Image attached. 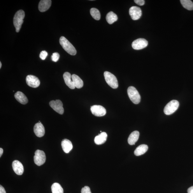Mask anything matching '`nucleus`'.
Returning a JSON list of instances; mask_svg holds the SVG:
<instances>
[{
  "label": "nucleus",
  "instance_id": "nucleus-1",
  "mask_svg": "<svg viewBox=\"0 0 193 193\" xmlns=\"http://www.w3.org/2000/svg\"><path fill=\"white\" fill-rule=\"evenodd\" d=\"M59 43L64 49L69 54L72 55L76 54L77 51L75 48L65 37L62 36L60 37Z\"/></svg>",
  "mask_w": 193,
  "mask_h": 193
},
{
  "label": "nucleus",
  "instance_id": "nucleus-2",
  "mask_svg": "<svg viewBox=\"0 0 193 193\" xmlns=\"http://www.w3.org/2000/svg\"><path fill=\"white\" fill-rule=\"evenodd\" d=\"M24 17V11L22 10L18 11L15 13L13 18V23L16 32H20Z\"/></svg>",
  "mask_w": 193,
  "mask_h": 193
},
{
  "label": "nucleus",
  "instance_id": "nucleus-3",
  "mask_svg": "<svg viewBox=\"0 0 193 193\" xmlns=\"http://www.w3.org/2000/svg\"><path fill=\"white\" fill-rule=\"evenodd\" d=\"M128 94L131 100L135 104H138L141 101V96L136 88L130 86L127 89Z\"/></svg>",
  "mask_w": 193,
  "mask_h": 193
},
{
  "label": "nucleus",
  "instance_id": "nucleus-4",
  "mask_svg": "<svg viewBox=\"0 0 193 193\" xmlns=\"http://www.w3.org/2000/svg\"><path fill=\"white\" fill-rule=\"evenodd\" d=\"M104 75L107 83L113 89L118 87V81L115 75L108 71L104 72Z\"/></svg>",
  "mask_w": 193,
  "mask_h": 193
},
{
  "label": "nucleus",
  "instance_id": "nucleus-5",
  "mask_svg": "<svg viewBox=\"0 0 193 193\" xmlns=\"http://www.w3.org/2000/svg\"><path fill=\"white\" fill-rule=\"evenodd\" d=\"M179 106V102L176 100H173L169 102L165 107L164 112L166 115H171L178 110Z\"/></svg>",
  "mask_w": 193,
  "mask_h": 193
},
{
  "label": "nucleus",
  "instance_id": "nucleus-6",
  "mask_svg": "<svg viewBox=\"0 0 193 193\" xmlns=\"http://www.w3.org/2000/svg\"><path fill=\"white\" fill-rule=\"evenodd\" d=\"M46 160L45 153L43 151L37 150L35 152L34 161L37 166H41L45 164Z\"/></svg>",
  "mask_w": 193,
  "mask_h": 193
},
{
  "label": "nucleus",
  "instance_id": "nucleus-7",
  "mask_svg": "<svg viewBox=\"0 0 193 193\" xmlns=\"http://www.w3.org/2000/svg\"><path fill=\"white\" fill-rule=\"evenodd\" d=\"M50 105L53 110L60 115L63 114L64 112L63 104L60 100L52 101L50 102Z\"/></svg>",
  "mask_w": 193,
  "mask_h": 193
},
{
  "label": "nucleus",
  "instance_id": "nucleus-8",
  "mask_svg": "<svg viewBox=\"0 0 193 193\" xmlns=\"http://www.w3.org/2000/svg\"><path fill=\"white\" fill-rule=\"evenodd\" d=\"M148 41L143 38H139L134 41L132 43V47L134 50H140L148 46Z\"/></svg>",
  "mask_w": 193,
  "mask_h": 193
},
{
  "label": "nucleus",
  "instance_id": "nucleus-9",
  "mask_svg": "<svg viewBox=\"0 0 193 193\" xmlns=\"http://www.w3.org/2000/svg\"><path fill=\"white\" fill-rule=\"evenodd\" d=\"M90 111L93 115L97 117H102L106 114V111L103 107L100 105H94L91 107Z\"/></svg>",
  "mask_w": 193,
  "mask_h": 193
},
{
  "label": "nucleus",
  "instance_id": "nucleus-10",
  "mask_svg": "<svg viewBox=\"0 0 193 193\" xmlns=\"http://www.w3.org/2000/svg\"><path fill=\"white\" fill-rule=\"evenodd\" d=\"M26 81L27 85L32 88L38 87L40 84V81L38 78L33 75L27 76L26 78Z\"/></svg>",
  "mask_w": 193,
  "mask_h": 193
},
{
  "label": "nucleus",
  "instance_id": "nucleus-11",
  "mask_svg": "<svg viewBox=\"0 0 193 193\" xmlns=\"http://www.w3.org/2000/svg\"><path fill=\"white\" fill-rule=\"evenodd\" d=\"M129 14L132 20H137L140 18L142 13L140 8L136 6H133L129 9Z\"/></svg>",
  "mask_w": 193,
  "mask_h": 193
},
{
  "label": "nucleus",
  "instance_id": "nucleus-12",
  "mask_svg": "<svg viewBox=\"0 0 193 193\" xmlns=\"http://www.w3.org/2000/svg\"><path fill=\"white\" fill-rule=\"evenodd\" d=\"M12 167L14 172L19 175H22L24 172V167L20 161L15 160L12 163Z\"/></svg>",
  "mask_w": 193,
  "mask_h": 193
},
{
  "label": "nucleus",
  "instance_id": "nucleus-13",
  "mask_svg": "<svg viewBox=\"0 0 193 193\" xmlns=\"http://www.w3.org/2000/svg\"><path fill=\"white\" fill-rule=\"evenodd\" d=\"M34 132L36 136L41 138L45 134V129L41 122L37 123L34 127Z\"/></svg>",
  "mask_w": 193,
  "mask_h": 193
},
{
  "label": "nucleus",
  "instance_id": "nucleus-14",
  "mask_svg": "<svg viewBox=\"0 0 193 193\" xmlns=\"http://www.w3.org/2000/svg\"><path fill=\"white\" fill-rule=\"evenodd\" d=\"M52 4L50 0H42L39 2L38 9L42 12H45L47 11L50 7Z\"/></svg>",
  "mask_w": 193,
  "mask_h": 193
},
{
  "label": "nucleus",
  "instance_id": "nucleus-15",
  "mask_svg": "<svg viewBox=\"0 0 193 193\" xmlns=\"http://www.w3.org/2000/svg\"><path fill=\"white\" fill-rule=\"evenodd\" d=\"M62 147L65 153H68L72 149L73 145L69 139H64L62 141Z\"/></svg>",
  "mask_w": 193,
  "mask_h": 193
},
{
  "label": "nucleus",
  "instance_id": "nucleus-16",
  "mask_svg": "<svg viewBox=\"0 0 193 193\" xmlns=\"http://www.w3.org/2000/svg\"><path fill=\"white\" fill-rule=\"evenodd\" d=\"M107 138V134L105 132H102L99 135L95 137L94 141L97 145H101L106 142Z\"/></svg>",
  "mask_w": 193,
  "mask_h": 193
},
{
  "label": "nucleus",
  "instance_id": "nucleus-17",
  "mask_svg": "<svg viewBox=\"0 0 193 193\" xmlns=\"http://www.w3.org/2000/svg\"><path fill=\"white\" fill-rule=\"evenodd\" d=\"M63 77L65 83L67 86L71 89H74L75 88L72 81V76L70 73L66 72L64 74Z\"/></svg>",
  "mask_w": 193,
  "mask_h": 193
},
{
  "label": "nucleus",
  "instance_id": "nucleus-18",
  "mask_svg": "<svg viewBox=\"0 0 193 193\" xmlns=\"http://www.w3.org/2000/svg\"><path fill=\"white\" fill-rule=\"evenodd\" d=\"M139 133L138 131H134L131 133L129 136L128 142L130 145H134L138 141L139 138Z\"/></svg>",
  "mask_w": 193,
  "mask_h": 193
},
{
  "label": "nucleus",
  "instance_id": "nucleus-19",
  "mask_svg": "<svg viewBox=\"0 0 193 193\" xmlns=\"http://www.w3.org/2000/svg\"><path fill=\"white\" fill-rule=\"evenodd\" d=\"M15 97L16 100L22 104H25L28 102L27 98L21 92L18 91L16 92Z\"/></svg>",
  "mask_w": 193,
  "mask_h": 193
},
{
  "label": "nucleus",
  "instance_id": "nucleus-20",
  "mask_svg": "<svg viewBox=\"0 0 193 193\" xmlns=\"http://www.w3.org/2000/svg\"><path fill=\"white\" fill-rule=\"evenodd\" d=\"M72 79L75 88L80 89L83 87V81L79 76L73 74L72 76Z\"/></svg>",
  "mask_w": 193,
  "mask_h": 193
},
{
  "label": "nucleus",
  "instance_id": "nucleus-21",
  "mask_svg": "<svg viewBox=\"0 0 193 193\" xmlns=\"http://www.w3.org/2000/svg\"><path fill=\"white\" fill-rule=\"evenodd\" d=\"M148 149V146L145 144L139 145L134 151V154L137 156H139L144 154Z\"/></svg>",
  "mask_w": 193,
  "mask_h": 193
},
{
  "label": "nucleus",
  "instance_id": "nucleus-22",
  "mask_svg": "<svg viewBox=\"0 0 193 193\" xmlns=\"http://www.w3.org/2000/svg\"><path fill=\"white\" fill-rule=\"evenodd\" d=\"M106 20L109 24H111L117 20L118 17L116 14L112 11H110L107 14Z\"/></svg>",
  "mask_w": 193,
  "mask_h": 193
},
{
  "label": "nucleus",
  "instance_id": "nucleus-23",
  "mask_svg": "<svg viewBox=\"0 0 193 193\" xmlns=\"http://www.w3.org/2000/svg\"><path fill=\"white\" fill-rule=\"evenodd\" d=\"M52 193H64V189L61 185L58 183H55L51 186Z\"/></svg>",
  "mask_w": 193,
  "mask_h": 193
},
{
  "label": "nucleus",
  "instance_id": "nucleus-24",
  "mask_svg": "<svg viewBox=\"0 0 193 193\" xmlns=\"http://www.w3.org/2000/svg\"><path fill=\"white\" fill-rule=\"evenodd\" d=\"M181 3L184 8L188 10H193V3L190 0H181Z\"/></svg>",
  "mask_w": 193,
  "mask_h": 193
},
{
  "label": "nucleus",
  "instance_id": "nucleus-25",
  "mask_svg": "<svg viewBox=\"0 0 193 193\" xmlns=\"http://www.w3.org/2000/svg\"><path fill=\"white\" fill-rule=\"evenodd\" d=\"M90 14L92 17L95 20H99L101 18V14L98 9L92 8L90 10Z\"/></svg>",
  "mask_w": 193,
  "mask_h": 193
},
{
  "label": "nucleus",
  "instance_id": "nucleus-26",
  "mask_svg": "<svg viewBox=\"0 0 193 193\" xmlns=\"http://www.w3.org/2000/svg\"><path fill=\"white\" fill-rule=\"evenodd\" d=\"M59 57L60 55L59 53L55 52L53 53L52 56H51V59L53 62H57L59 60Z\"/></svg>",
  "mask_w": 193,
  "mask_h": 193
},
{
  "label": "nucleus",
  "instance_id": "nucleus-27",
  "mask_svg": "<svg viewBox=\"0 0 193 193\" xmlns=\"http://www.w3.org/2000/svg\"><path fill=\"white\" fill-rule=\"evenodd\" d=\"M48 55V53L45 50L42 51L39 55V57L43 60H45Z\"/></svg>",
  "mask_w": 193,
  "mask_h": 193
},
{
  "label": "nucleus",
  "instance_id": "nucleus-28",
  "mask_svg": "<svg viewBox=\"0 0 193 193\" xmlns=\"http://www.w3.org/2000/svg\"><path fill=\"white\" fill-rule=\"evenodd\" d=\"M81 193H92L91 191H90V188L87 186H85L82 188V190H81Z\"/></svg>",
  "mask_w": 193,
  "mask_h": 193
},
{
  "label": "nucleus",
  "instance_id": "nucleus-29",
  "mask_svg": "<svg viewBox=\"0 0 193 193\" xmlns=\"http://www.w3.org/2000/svg\"><path fill=\"white\" fill-rule=\"evenodd\" d=\"M134 2L136 4L140 6H143L145 3V1L144 0H134Z\"/></svg>",
  "mask_w": 193,
  "mask_h": 193
},
{
  "label": "nucleus",
  "instance_id": "nucleus-30",
  "mask_svg": "<svg viewBox=\"0 0 193 193\" xmlns=\"http://www.w3.org/2000/svg\"><path fill=\"white\" fill-rule=\"evenodd\" d=\"M0 193H6L5 190L2 185L0 186Z\"/></svg>",
  "mask_w": 193,
  "mask_h": 193
},
{
  "label": "nucleus",
  "instance_id": "nucleus-31",
  "mask_svg": "<svg viewBox=\"0 0 193 193\" xmlns=\"http://www.w3.org/2000/svg\"><path fill=\"white\" fill-rule=\"evenodd\" d=\"M187 192L188 193H193V186L188 189Z\"/></svg>",
  "mask_w": 193,
  "mask_h": 193
},
{
  "label": "nucleus",
  "instance_id": "nucleus-32",
  "mask_svg": "<svg viewBox=\"0 0 193 193\" xmlns=\"http://www.w3.org/2000/svg\"><path fill=\"white\" fill-rule=\"evenodd\" d=\"M3 149L1 148H0V157H1L2 154H3Z\"/></svg>",
  "mask_w": 193,
  "mask_h": 193
},
{
  "label": "nucleus",
  "instance_id": "nucleus-33",
  "mask_svg": "<svg viewBox=\"0 0 193 193\" xmlns=\"http://www.w3.org/2000/svg\"><path fill=\"white\" fill-rule=\"evenodd\" d=\"M2 63H1V62H0V68H1V67H2Z\"/></svg>",
  "mask_w": 193,
  "mask_h": 193
}]
</instances>
